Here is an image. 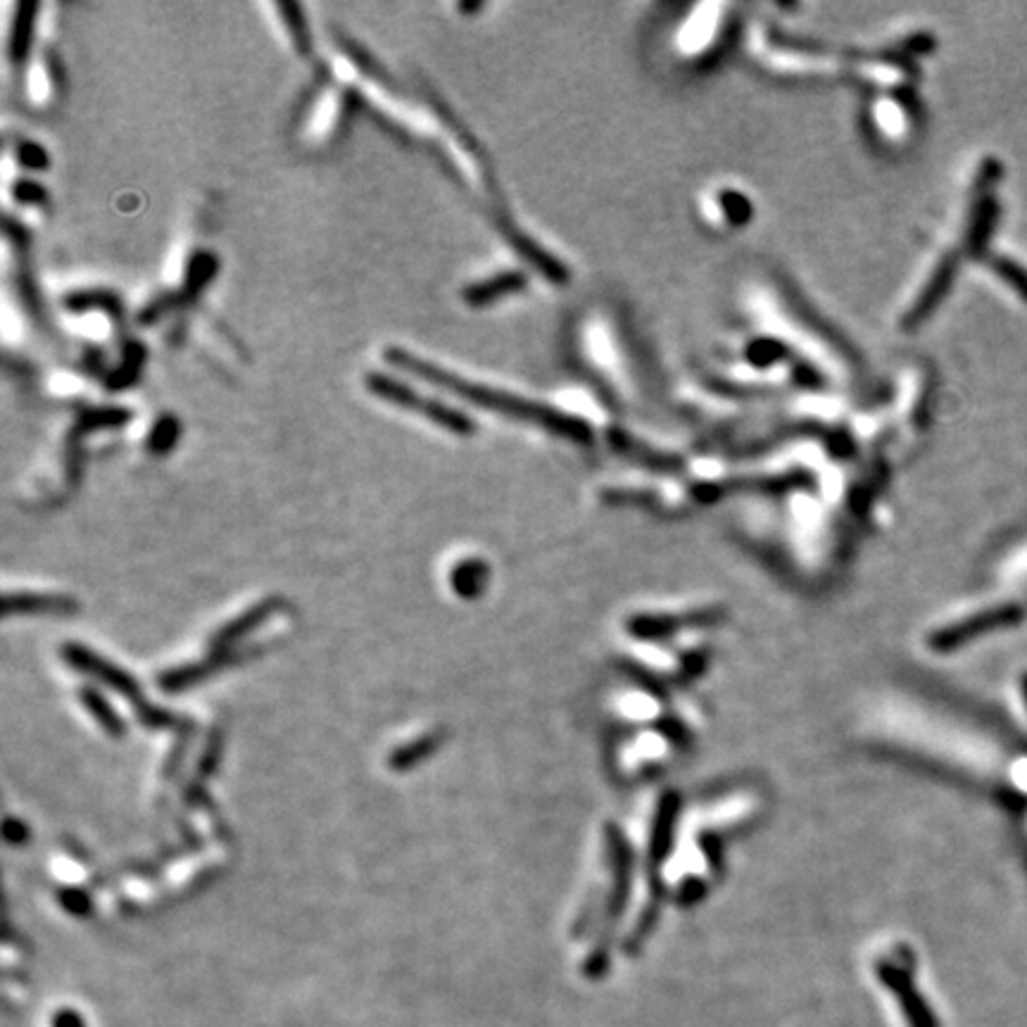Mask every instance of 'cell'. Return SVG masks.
I'll list each match as a JSON object with an SVG mask.
<instances>
[{"instance_id": "1", "label": "cell", "mask_w": 1027, "mask_h": 1027, "mask_svg": "<svg viewBox=\"0 0 1027 1027\" xmlns=\"http://www.w3.org/2000/svg\"><path fill=\"white\" fill-rule=\"evenodd\" d=\"M878 975H880L882 983L890 987V992L899 994V999H902L904 1016L909 1018V1023L913 1027H935V1018H930V1010L925 1008V1004L921 1002L919 994L913 992L915 987L911 989V977L907 973H902V968H899L894 961L880 963Z\"/></svg>"}, {"instance_id": "2", "label": "cell", "mask_w": 1027, "mask_h": 1027, "mask_svg": "<svg viewBox=\"0 0 1027 1027\" xmlns=\"http://www.w3.org/2000/svg\"><path fill=\"white\" fill-rule=\"evenodd\" d=\"M483 578H485V566L481 564H464L460 572L454 574V593H462L467 597H473V595H479L481 593V586H483Z\"/></svg>"}, {"instance_id": "3", "label": "cell", "mask_w": 1027, "mask_h": 1027, "mask_svg": "<svg viewBox=\"0 0 1027 1027\" xmlns=\"http://www.w3.org/2000/svg\"><path fill=\"white\" fill-rule=\"evenodd\" d=\"M51 1027H86L84 1018L70 1008H62L51 1018Z\"/></svg>"}]
</instances>
